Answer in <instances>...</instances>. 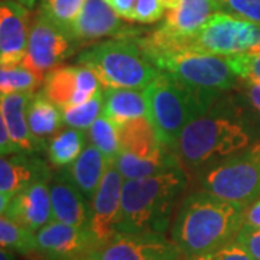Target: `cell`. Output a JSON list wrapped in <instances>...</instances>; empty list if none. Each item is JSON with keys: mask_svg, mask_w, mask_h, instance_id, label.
<instances>
[{"mask_svg": "<svg viewBox=\"0 0 260 260\" xmlns=\"http://www.w3.org/2000/svg\"><path fill=\"white\" fill-rule=\"evenodd\" d=\"M246 94L251 104L260 112V83L246 81Z\"/></svg>", "mask_w": 260, "mask_h": 260, "instance_id": "obj_39", "label": "cell"}, {"mask_svg": "<svg viewBox=\"0 0 260 260\" xmlns=\"http://www.w3.org/2000/svg\"><path fill=\"white\" fill-rule=\"evenodd\" d=\"M37 253L42 260H74L90 256L97 246L88 227L52 220L35 233Z\"/></svg>", "mask_w": 260, "mask_h": 260, "instance_id": "obj_13", "label": "cell"}, {"mask_svg": "<svg viewBox=\"0 0 260 260\" xmlns=\"http://www.w3.org/2000/svg\"><path fill=\"white\" fill-rule=\"evenodd\" d=\"M103 109H104V97L100 90L88 102L62 109L64 124L78 130L90 129L94 121L103 114Z\"/></svg>", "mask_w": 260, "mask_h": 260, "instance_id": "obj_28", "label": "cell"}, {"mask_svg": "<svg viewBox=\"0 0 260 260\" xmlns=\"http://www.w3.org/2000/svg\"><path fill=\"white\" fill-rule=\"evenodd\" d=\"M49 192L55 221L74 227H88L91 205H88L87 198L75 186L65 169L49 181Z\"/></svg>", "mask_w": 260, "mask_h": 260, "instance_id": "obj_19", "label": "cell"}, {"mask_svg": "<svg viewBox=\"0 0 260 260\" xmlns=\"http://www.w3.org/2000/svg\"><path fill=\"white\" fill-rule=\"evenodd\" d=\"M74 260H93L90 256H87V257H83V259H74Z\"/></svg>", "mask_w": 260, "mask_h": 260, "instance_id": "obj_45", "label": "cell"}, {"mask_svg": "<svg viewBox=\"0 0 260 260\" xmlns=\"http://www.w3.org/2000/svg\"><path fill=\"white\" fill-rule=\"evenodd\" d=\"M26 117L29 130L42 149H47V140L55 136L64 124L62 110L42 91L32 94L26 109Z\"/></svg>", "mask_w": 260, "mask_h": 260, "instance_id": "obj_22", "label": "cell"}, {"mask_svg": "<svg viewBox=\"0 0 260 260\" xmlns=\"http://www.w3.org/2000/svg\"><path fill=\"white\" fill-rule=\"evenodd\" d=\"M244 224L260 230V200L246 207L244 210Z\"/></svg>", "mask_w": 260, "mask_h": 260, "instance_id": "obj_38", "label": "cell"}, {"mask_svg": "<svg viewBox=\"0 0 260 260\" xmlns=\"http://www.w3.org/2000/svg\"><path fill=\"white\" fill-rule=\"evenodd\" d=\"M0 247L20 254H35V233L29 232L6 215H0Z\"/></svg>", "mask_w": 260, "mask_h": 260, "instance_id": "obj_26", "label": "cell"}, {"mask_svg": "<svg viewBox=\"0 0 260 260\" xmlns=\"http://www.w3.org/2000/svg\"><path fill=\"white\" fill-rule=\"evenodd\" d=\"M49 181L51 179L37 181L13 195L5 215L32 233L39 232L42 227L51 223L54 217Z\"/></svg>", "mask_w": 260, "mask_h": 260, "instance_id": "obj_17", "label": "cell"}, {"mask_svg": "<svg viewBox=\"0 0 260 260\" xmlns=\"http://www.w3.org/2000/svg\"><path fill=\"white\" fill-rule=\"evenodd\" d=\"M77 65L88 68L104 88L145 90L160 70L149 58L135 39H112L83 49Z\"/></svg>", "mask_w": 260, "mask_h": 260, "instance_id": "obj_5", "label": "cell"}, {"mask_svg": "<svg viewBox=\"0 0 260 260\" xmlns=\"http://www.w3.org/2000/svg\"><path fill=\"white\" fill-rule=\"evenodd\" d=\"M234 242L239 243L251 257L260 260V230L244 224Z\"/></svg>", "mask_w": 260, "mask_h": 260, "instance_id": "obj_35", "label": "cell"}, {"mask_svg": "<svg viewBox=\"0 0 260 260\" xmlns=\"http://www.w3.org/2000/svg\"><path fill=\"white\" fill-rule=\"evenodd\" d=\"M120 150L114 165L124 179L156 177L182 168L175 150L165 148L156 138L152 123L146 117L133 119L117 126Z\"/></svg>", "mask_w": 260, "mask_h": 260, "instance_id": "obj_6", "label": "cell"}, {"mask_svg": "<svg viewBox=\"0 0 260 260\" xmlns=\"http://www.w3.org/2000/svg\"><path fill=\"white\" fill-rule=\"evenodd\" d=\"M104 109L103 114L119 126L126 121L140 117H149L148 102L145 93L127 88H106L103 93Z\"/></svg>", "mask_w": 260, "mask_h": 260, "instance_id": "obj_24", "label": "cell"}, {"mask_svg": "<svg viewBox=\"0 0 260 260\" xmlns=\"http://www.w3.org/2000/svg\"><path fill=\"white\" fill-rule=\"evenodd\" d=\"M123 177L114 162L109 160L102 184L91 200V215L88 229L93 234L97 249L106 246L117 234L120 220Z\"/></svg>", "mask_w": 260, "mask_h": 260, "instance_id": "obj_12", "label": "cell"}, {"mask_svg": "<svg viewBox=\"0 0 260 260\" xmlns=\"http://www.w3.org/2000/svg\"><path fill=\"white\" fill-rule=\"evenodd\" d=\"M217 12H223L218 0H181L174 9L168 10L165 22L159 28L177 39L184 51H188V41Z\"/></svg>", "mask_w": 260, "mask_h": 260, "instance_id": "obj_18", "label": "cell"}, {"mask_svg": "<svg viewBox=\"0 0 260 260\" xmlns=\"http://www.w3.org/2000/svg\"><path fill=\"white\" fill-rule=\"evenodd\" d=\"M185 186L186 174L182 168L156 177L126 179L121 188L117 233L164 234L169 225L175 201Z\"/></svg>", "mask_w": 260, "mask_h": 260, "instance_id": "obj_2", "label": "cell"}, {"mask_svg": "<svg viewBox=\"0 0 260 260\" xmlns=\"http://www.w3.org/2000/svg\"><path fill=\"white\" fill-rule=\"evenodd\" d=\"M93 260H182L177 243L164 234H124L117 233L112 242L94 250Z\"/></svg>", "mask_w": 260, "mask_h": 260, "instance_id": "obj_11", "label": "cell"}, {"mask_svg": "<svg viewBox=\"0 0 260 260\" xmlns=\"http://www.w3.org/2000/svg\"><path fill=\"white\" fill-rule=\"evenodd\" d=\"M34 93L0 94V113L6 124L10 140L18 152L35 153L42 150L29 130L26 109Z\"/></svg>", "mask_w": 260, "mask_h": 260, "instance_id": "obj_21", "label": "cell"}, {"mask_svg": "<svg viewBox=\"0 0 260 260\" xmlns=\"http://www.w3.org/2000/svg\"><path fill=\"white\" fill-rule=\"evenodd\" d=\"M13 2H18L20 5H23L25 8H28L29 10L34 9L35 5H37V0H13Z\"/></svg>", "mask_w": 260, "mask_h": 260, "instance_id": "obj_42", "label": "cell"}, {"mask_svg": "<svg viewBox=\"0 0 260 260\" xmlns=\"http://www.w3.org/2000/svg\"><path fill=\"white\" fill-rule=\"evenodd\" d=\"M249 142L250 136L240 121L211 112L186 124L178 140L175 155L184 171H198L242 152Z\"/></svg>", "mask_w": 260, "mask_h": 260, "instance_id": "obj_4", "label": "cell"}, {"mask_svg": "<svg viewBox=\"0 0 260 260\" xmlns=\"http://www.w3.org/2000/svg\"><path fill=\"white\" fill-rule=\"evenodd\" d=\"M259 39L260 25L227 12H217L188 41V51L230 56L250 51Z\"/></svg>", "mask_w": 260, "mask_h": 260, "instance_id": "obj_9", "label": "cell"}, {"mask_svg": "<svg viewBox=\"0 0 260 260\" xmlns=\"http://www.w3.org/2000/svg\"><path fill=\"white\" fill-rule=\"evenodd\" d=\"M107 162L109 160L102 152L90 143L84 148L81 155L75 159L74 164L65 168V172L71 178L75 186L83 192L84 197L91 201L102 184Z\"/></svg>", "mask_w": 260, "mask_h": 260, "instance_id": "obj_23", "label": "cell"}, {"mask_svg": "<svg viewBox=\"0 0 260 260\" xmlns=\"http://www.w3.org/2000/svg\"><path fill=\"white\" fill-rule=\"evenodd\" d=\"M113 12L121 19H126L132 22V16H133V10H135V5L136 0H104Z\"/></svg>", "mask_w": 260, "mask_h": 260, "instance_id": "obj_36", "label": "cell"}, {"mask_svg": "<svg viewBox=\"0 0 260 260\" xmlns=\"http://www.w3.org/2000/svg\"><path fill=\"white\" fill-rule=\"evenodd\" d=\"M184 260H256L251 257L247 251L243 249L242 246L237 242H232L225 244L223 247L217 249V250L203 253V254H197L191 257H185Z\"/></svg>", "mask_w": 260, "mask_h": 260, "instance_id": "obj_34", "label": "cell"}, {"mask_svg": "<svg viewBox=\"0 0 260 260\" xmlns=\"http://www.w3.org/2000/svg\"><path fill=\"white\" fill-rule=\"evenodd\" d=\"M227 59L237 78H242L244 81L260 83V55L243 52L227 56Z\"/></svg>", "mask_w": 260, "mask_h": 260, "instance_id": "obj_31", "label": "cell"}, {"mask_svg": "<svg viewBox=\"0 0 260 260\" xmlns=\"http://www.w3.org/2000/svg\"><path fill=\"white\" fill-rule=\"evenodd\" d=\"M140 34L139 29L124 25L104 0H85L70 28V35L75 44H90L109 37L133 39Z\"/></svg>", "mask_w": 260, "mask_h": 260, "instance_id": "obj_14", "label": "cell"}, {"mask_svg": "<svg viewBox=\"0 0 260 260\" xmlns=\"http://www.w3.org/2000/svg\"><path fill=\"white\" fill-rule=\"evenodd\" d=\"M143 93L148 102V119L156 138L171 150H175L186 124L207 114L215 102L188 88L185 84L164 71H160Z\"/></svg>", "mask_w": 260, "mask_h": 260, "instance_id": "obj_3", "label": "cell"}, {"mask_svg": "<svg viewBox=\"0 0 260 260\" xmlns=\"http://www.w3.org/2000/svg\"><path fill=\"white\" fill-rule=\"evenodd\" d=\"M181 0H162V3H164V6H165V9H174L175 6H177L178 3H179Z\"/></svg>", "mask_w": 260, "mask_h": 260, "instance_id": "obj_43", "label": "cell"}, {"mask_svg": "<svg viewBox=\"0 0 260 260\" xmlns=\"http://www.w3.org/2000/svg\"><path fill=\"white\" fill-rule=\"evenodd\" d=\"M247 52H250V54H256V55H260V39H259V42H257L254 47L251 48L250 51H247Z\"/></svg>", "mask_w": 260, "mask_h": 260, "instance_id": "obj_44", "label": "cell"}, {"mask_svg": "<svg viewBox=\"0 0 260 260\" xmlns=\"http://www.w3.org/2000/svg\"><path fill=\"white\" fill-rule=\"evenodd\" d=\"M223 12L260 25V0H218Z\"/></svg>", "mask_w": 260, "mask_h": 260, "instance_id": "obj_32", "label": "cell"}, {"mask_svg": "<svg viewBox=\"0 0 260 260\" xmlns=\"http://www.w3.org/2000/svg\"><path fill=\"white\" fill-rule=\"evenodd\" d=\"M32 16L28 8L13 0H0V67L13 68L23 62Z\"/></svg>", "mask_w": 260, "mask_h": 260, "instance_id": "obj_16", "label": "cell"}, {"mask_svg": "<svg viewBox=\"0 0 260 260\" xmlns=\"http://www.w3.org/2000/svg\"><path fill=\"white\" fill-rule=\"evenodd\" d=\"M100 81L85 67H58L48 73L42 83V93L61 110L88 102L100 91Z\"/></svg>", "mask_w": 260, "mask_h": 260, "instance_id": "obj_15", "label": "cell"}, {"mask_svg": "<svg viewBox=\"0 0 260 260\" xmlns=\"http://www.w3.org/2000/svg\"><path fill=\"white\" fill-rule=\"evenodd\" d=\"M16 152H18V149L15 148L13 142L10 140L3 116L0 113V155H10V153H16Z\"/></svg>", "mask_w": 260, "mask_h": 260, "instance_id": "obj_37", "label": "cell"}, {"mask_svg": "<svg viewBox=\"0 0 260 260\" xmlns=\"http://www.w3.org/2000/svg\"><path fill=\"white\" fill-rule=\"evenodd\" d=\"M41 179H51V169L35 153L0 155V192L13 197Z\"/></svg>", "mask_w": 260, "mask_h": 260, "instance_id": "obj_20", "label": "cell"}, {"mask_svg": "<svg viewBox=\"0 0 260 260\" xmlns=\"http://www.w3.org/2000/svg\"><path fill=\"white\" fill-rule=\"evenodd\" d=\"M84 2L85 0H41L39 12L70 34V28L78 16Z\"/></svg>", "mask_w": 260, "mask_h": 260, "instance_id": "obj_30", "label": "cell"}, {"mask_svg": "<svg viewBox=\"0 0 260 260\" xmlns=\"http://www.w3.org/2000/svg\"><path fill=\"white\" fill-rule=\"evenodd\" d=\"M42 83L44 80H41L23 65L13 68L0 67V94L37 93Z\"/></svg>", "mask_w": 260, "mask_h": 260, "instance_id": "obj_29", "label": "cell"}, {"mask_svg": "<svg viewBox=\"0 0 260 260\" xmlns=\"http://www.w3.org/2000/svg\"><path fill=\"white\" fill-rule=\"evenodd\" d=\"M246 207L221 200L207 191L192 192L179 205L172 240L184 257L217 250L234 242L244 225Z\"/></svg>", "mask_w": 260, "mask_h": 260, "instance_id": "obj_1", "label": "cell"}, {"mask_svg": "<svg viewBox=\"0 0 260 260\" xmlns=\"http://www.w3.org/2000/svg\"><path fill=\"white\" fill-rule=\"evenodd\" d=\"M10 200H12V195L0 192V215H5L6 214L8 208H9Z\"/></svg>", "mask_w": 260, "mask_h": 260, "instance_id": "obj_40", "label": "cell"}, {"mask_svg": "<svg viewBox=\"0 0 260 260\" xmlns=\"http://www.w3.org/2000/svg\"><path fill=\"white\" fill-rule=\"evenodd\" d=\"M165 6L162 0H136L132 22L155 23L164 18Z\"/></svg>", "mask_w": 260, "mask_h": 260, "instance_id": "obj_33", "label": "cell"}, {"mask_svg": "<svg viewBox=\"0 0 260 260\" xmlns=\"http://www.w3.org/2000/svg\"><path fill=\"white\" fill-rule=\"evenodd\" d=\"M0 260H18V256L9 249L0 247Z\"/></svg>", "mask_w": 260, "mask_h": 260, "instance_id": "obj_41", "label": "cell"}, {"mask_svg": "<svg viewBox=\"0 0 260 260\" xmlns=\"http://www.w3.org/2000/svg\"><path fill=\"white\" fill-rule=\"evenodd\" d=\"M87 138L90 139L91 145H94L102 152L107 160L114 162V159L120 150L119 130H117V126L107 116L102 114L94 121L93 126L87 132Z\"/></svg>", "mask_w": 260, "mask_h": 260, "instance_id": "obj_27", "label": "cell"}, {"mask_svg": "<svg viewBox=\"0 0 260 260\" xmlns=\"http://www.w3.org/2000/svg\"><path fill=\"white\" fill-rule=\"evenodd\" d=\"M155 67L211 100H217L237 83L227 56L182 51L160 58Z\"/></svg>", "mask_w": 260, "mask_h": 260, "instance_id": "obj_7", "label": "cell"}, {"mask_svg": "<svg viewBox=\"0 0 260 260\" xmlns=\"http://www.w3.org/2000/svg\"><path fill=\"white\" fill-rule=\"evenodd\" d=\"M85 142L87 133H84V130L70 127L58 132L47 143L49 162L58 168L70 167L81 155L85 148Z\"/></svg>", "mask_w": 260, "mask_h": 260, "instance_id": "obj_25", "label": "cell"}, {"mask_svg": "<svg viewBox=\"0 0 260 260\" xmlns=\"http://www.w3.org/2000/svg\"><path fill=\"white\" fill-rule=\"evenodd\" d=\"M203 189L221 200L249 207L260 197V143L207 171Z\"/></svg>", "mask_w": 260, "mask_h": 260, "instance_id": "obj_8", "label": "cell"}, {"mask_svg": "<svg viewBox=\"0 0 260 260\" xmlns=\"http://www.w3.org/2000/svg\"><path fill=\"white\" fill-rule=\"evenodd\" d=\"M75 41L41 12L32 19L28 48L22 65L41 80L74 54Z\"/></svg>", "mask_w": 260, "mask_h": 260, "instance_id": "obj_10", "label": "cell"}]
</instances>
